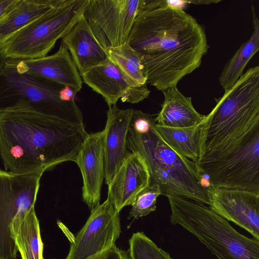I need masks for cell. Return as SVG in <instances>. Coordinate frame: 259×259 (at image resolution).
<instances>
[{"mask_svg": "<svg viewBox=\"0 0 259 259\" xmlns=\"http://www.w3.org/2000/svg\"><path fill=\"white\" fill-rule=\"evenodd\" d=\"M164 101L155 117L156 124L171 127H187L200 124L206 115L194 108L191 97L184 95L177 87L162 92Z\"/></svg>", "mask_w": 259, "mask_h": 259, "instance_id": "18", "label": "cell"}, {"mask_svg": "<svg viewBox=\"0 0 259 259\" xmlns=\"http://www.w3.org/2000/svg\"><path fill=\"white\" fill-rule=\"evenodd\" d=\"M88 135L83 118L46 112L24 100L0 109V156L6 171L45 172L76 162Z\"/></svg>", "mask_w": 259, "mask_h": 259, "instance_id": "2", "label": "cell"}, {"mask_svg": "<svg viewBox=\"0 0 259 259\" xmlns=\"http://www.w3.org/2000/svg\"><path fill=\"white\" fill-rule=\"evenodd\" d=\"M253 31L227 62L221 73L219 81L225 91L231 89L243 74V70L253 55L259 50V21L253 5L251 6Z\"/></svg>", "mask_w": 259, "mask_h": 259, "instance_id": "21", "label": "cell"}, {"mask_svg": "<svg viewBox=\"0 0 259 259\" xmlns=\"http://www.w3.org/2000/svg\"><path fill=\"white\" fill-rule=\"evenodd\" d=\"M10 230L22 259H44V245L34 207L15 216Z\"/></svg>", "mask_w": 259, "mask_h": 259, "instance_id": "19", "label": "cell"}, {"mask_svg": "<svg viewBox=\"0 0 259 259\" xmlns=\"http://www.w3.org/2000/svg\"><path fill=\"white\" fill-rule=\"evenodd\" d=\"M81 77L83 82L102 96L109 107L115 105L119 99L122 102L138 103L148 98L150 93L147 84L131 86L109 58Z\"/></svg>", "mask_w": 259, "mask_h": 259, "instance_id": "12", "label": "cell"}, {"mask_svg": "<svg viewBox=\"0 0 259 259\" xmlns=\"http://www.w3.org/2000/svg\"><path fill=\"white\" fill-rule=\"evenodd\" d=\"M90 259H130L128 251L117 247L116 245Z\"/></svg>", "mask_w": 259, "mask_h": 259, "instance_id": "27", "label": "cell"}, {"mask_svg": "<svg viewBox=\"0 0 259 259\" xmlns=\"http://www.w3.org/2000/svg\"><path fill=\"white\" fill-rule=\"evenodd\" d=\"M76 163L82 178V200L91 211L100 204L105 178L103 131L88 134Z\"/></svg>", "mask_w": 259, "mask_h": 259, "instance_id": "14", "label": "cell"}, {"mask_svg": "<svg viewBox=\"0 0 259 259\" xmlns=\"http://www.w3.org/2000/svg\"><path fill=\"white\" fill-rule=\"evenodd\" d=\"M109 58L132 87L147 84L141 64V55L127 42L107 49Z\"/></svg>", "mask_w": 259, "mask_h": 259, "instance_id": "23", "label": "cell"}, {"mask_svg": "<svg viewBox=\"0 0 259 259\" xmlns=\"http://www.w3.org/2000/svg\"><path fill=\"white\" fill-rule=\"evenodd\" d=\"M220 1H188L189 4H196V5H203V4H210L211 3H217L220 2Z\"/></svg>", "mask_w": 259, "mask_h": 259, "instance_id": "29", "label": "cell"}, {"mask_svg": "<svg viewBox=\"0 0 259 259\" xmlns=\"http://www.w3.org/2000/svg\"><path fill=\"white\" fill-rule=\"evenodd\" d=\"M167 197L170 223L194 235L218 259H259V240L240 234L204 203L176 195Z\"/></svg>", "mask_w": 259, "mask_h": 259, "instance_id": "5", "label": "cell"}, {"mask_svg": "<svg viewBox=\"0 0 259 259\" xmlns=\"http://www.w3.org/2000/svg\"><path fill=\"white\" fill-rule=\"evenodd\" d=\"M128 243L130 259H173L143 232L133 233Z\"/></svg>", "mask_w": 259, "mask_h": 259, "instance_id": "24", "label": "cell"}, {"mask_svg": "<svg viewBox=\"0 0 259 259\" xmlns=\"http://www.w3.org/2000/svg\"><path fill=\"white\" fill-rule=\"evenodd\" d=\"M70 88L33 75L18 72L7 59L0 74V109L20 100L53 114L82 118Z\"/></svg>", "mask_w": 259, "mask_h": 259, "instance_id": "7", "label": "cell"}, {"mask_svg": "<svg viewBox=\"0 0 259 259\" xmlns=\"http://www.w3.org/2000/svg\"><path fill=\"white\" fill-rule=\"evenodd\" d=\"M206 115L196 162L203 175L238 169L259 160V77L247 71Z\"/></svg>", "mask_w": 259, "mask_h": 259, "instance_id": "3", "label": "cell"}, {"mask_svg": "<svg viewBox=\"0 0 259 259\" xmlns=\"http://www.w3.org/2000/svg\"><path fill=\"white\" fill-rule=\"evenodd\" d=\"M142 0H89L83 16L107 49L126 43Z\"/></svg>", "mask_w": 259, "mask_h": 259, "instance_id": "9", "label": "cell"}, {"mask_svg": "<svg viewBox=\"0 0 259 259\" xmlns=\"http://www.w3.org/2000/svg\"><path fill=\"white\" fill-rule=\"evenodd\" d=\"M62 0H19L0 20V45L12 36L44 15Z\"/></svg>", "mask_w": 259, "mask_h": 259, "instance_id": "20", "label": "cell"}, {"mask_svg": "<svg viewBox=\"0 0 259 259\" xmlns=\"http://www.w3.org/2000/svg\"><path fill=\"white\" fill-rule=\"evenodd\" d=\"M133 109H120L115 105L109 107L103 131L105 183L110 184L119 167L131 153L127 136Z\"/></svg>", "mask_w": 259, "mask_h": 259, "instance_id": "15", "label": "cell"}, {"mask_svg": "<svg viewBox=\"0 0 259 259\" xmlns=\"http://www.w3.org/2000/svg\"><path fill=\"white\" fill-rule=\"evenodd\" d=\"M127 146L145 162L150 182L157 184L161 195L190 198L208 205L207 187L195 162L171 149L158 134L156 126L143 134L128 129Z\"/></svg>", "mask_w": 259, "mask_h": 259, "instance_id": "4", "label": "cell"}, {"mask_svg": "<svg viewBox=\"0 0 259 259\" xmlns=\"http://www.w3.org/2000/svg\"><path fill=\"white\" fill-rule=\"evenodd\" d=\"M71 241L65 259H90L115 245L121 233L119 212L108 197L91 211Z\"/></svg>", "mask_w": 259, "mask_h": 259, "instance_id": "10", "label": "cell"}, {"mask_svg": "<svg viewBox=\"0 0 259 259\" xmlns=\"http://www.w3.org/2000/svg\"><path fill=\"white\" fill-rule=\"evenodd\" d=\"M7 59L19 73L33 75L69 87L76 94L82 88L81 75L62 42L57 52L52 55L31 59Z\"/></svg>", "mask_w": 259, "mask_h": 259, "instance_id": "13", "label": "cell"}, {"mask_svg": "<svg viewBox=\"0 0 259 259\" xmlns=\"http://www.w3.org/2000/svg\"><path fill=\"white\" fill-rule=\"evenodd\" d=\"M208 206L259 240V192L207 186Z\"/></svg>", "mask_w": 259, "mask_h": 259, "instance_id": "11", "label": "cell"}, {"mask_svg": "<svg viewBox=\"0 0 259 259\" xmlns=\"http://www.w3.org/2000/svg\"><path fill=\"white\" fill-rule=\"evenodd\" d=\"M156 124L155 118L152 115L140 110H133L129 130L137 134L146 133Z\"/></svg>", "mask_w": 259, "mask_h": 259, "instance_id": "26", "label": "cell"}, {"mask_svg": "<svg viewBox=\"0 0 259 259\" xmlns=\"http://www.w3.org/2000/svg\"><path fill=\"white\" fill-rule=\"evenodd\" d=\"M61 42L69 52L80 75L109 58L107 49L83 16L62 38Z\"/></svg>", "mask_w": 259, "mask_h": 259, "instance_id": "17", "label": "cell"}, {"mask_svg": "<svg viewBox=\"0 0 259 259\" xmlns=\"http://www.w3.org/2000/svg\"><path fill=\"white\" fill-rule=\"evenodd\" d=\"M202 124L187 127H171L156 124V128L171 149L196 163L199 156Z\"/></svg>", "mask_w": 259, "mask_h": 259, "instance_id": "22", "label": "cell"}, {"mask_svg": "<svg viewBox=\"0 0 259 259\" xmlns=\"http://www.w3.org/2000/svg\"><path fill=\"white\" fill-rule=\"evenodd\" d=\"M19 0H0V20L16 5Z\"/></svg>", "mask_w": 259, "mask_h": 259, "instance_id": "28", "label": "cell"}, {"mask_svg": "<svg viewBox=\"0 0 259 259\" xmlns=\"http://www.w3.org/2000/svg\"><path fill=\"white\" fill-rule=\"evenodd\" d=\"M7 59L5 56L1 47H0V74L4 67Z\"/></svg>", "mask_w": 259, "mask_h": 259, "instance_id": "30", "label": "cell"}, {"mask_svg": "<svg viewBox=\"0 0 259 259\" xmlns=\"http://www.w3.org/2000/svg\"><path fill=\"white\" fill-rule=\"evenodd\" d=\"M89 0H62L18 31L0 47L7 59L45 57L81 19Z\"/></svg>", "mask_w": 259, "mask_h": 259, "instance_id": "6", "label": "cell"}, {"mask_svg": "<svg viewBox=\"0 0 259 259\" xmlns=\"http://www.w3.org/2000/svg\"><path fill=\"white\" fill-rule=\"evenodd\" d=\"M44 172L16 173L0 169V259L17 257L10 225L18 214L34 207Z\"/></svg>", "mask_w": 259, "mask_h": 259, "instance_id": "8", "label": "cell"}, {"mask_svg": "<svg viewBox=\"0 0 259 259\" xmlns=\"http://www.w3.org/2000/svg\"><path fill=\"white\" fill-rule=\"evenodd\" d=\"M127 42L141 55L147 83L162 92L199 68L209 47L196 19L165 0H142Z\"/></svg>", "mask_w": 259, "mask_h": 259, "instance_id": "1", "label": "cell"}, {"mask_svg": "<svg viewBox=\"0 0 259 259\" xmlns=\"http://www.w3.org/2000/svg\"><path fill=\"white\" fill-rule=\"evenodd\" d=\"M161 195L159 186L152 182L141 191L135 197L131 205L128 219H138L149 214L156 209V201Z\"/></svg>", "mask_w": 259, "mask_h": 259, "instance_id": "25", "label": "cell"}, {"mask_svg": "<svg viewBox=\"0 0 259 259\" xmlns=\"http://www.w3.org/2000/svg\"><path fill=\"white\" fill-rule=\"evenodd\" d=\"M150 182L149 171L144 159L138 153L131 152L108 185L107 197L120 212L131 205L136 195Z\"/></svg>", "mask_w": 259, "mask_h": 259, "instance_id": "16", "label": "cell"}, {"mask_svg": "<svg viewBox=\"0 0 259 259\" xmlns=\"http://www.w3.org/2000/svg\"><path fill=\"white\" fill-rule=\"evenodd\" d=\"M54 259H56V258H54Z\"/></svg>", "mask_w": 259, "mask_h": 259, "instance_id": "31", "label": "cell"}]
</instances>
